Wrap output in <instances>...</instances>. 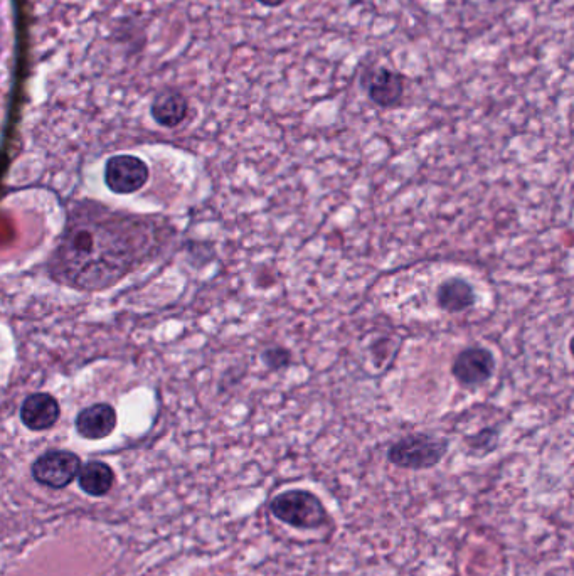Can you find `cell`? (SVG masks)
<instances>
[{
  "mask_svg": "<svg viewBox=\"0 0 574 576\" xmlns=\"http://www.w3.org/2000/svg\"><path fill=\"white\" fill-rule=\"evenodd\" d=\"M256 2L263 7H268V9H277V7L283 6L287 0H256Z\"/></svg>",
  "mask_w": 574,
  "mask_h": 576,
  "instance_id": "5bb4252c",
  "label": "cell"
},
{
  "mask_svg": "<svg viewBox=\"0 0 574 576\" xmlns=\"http://www.w3.org/2000/svg\"><path fill=\"white\" fill-rule=\"evenodd\" d=\"M149 181V167L135 155H115L105 167V182L115 194H133Z\"/></svg>",
  "mask_w": 574,
  "mask_h": 576,
  "instance_id": "8992f818",
  "label": "cell"
},
{
  "mask_svg": "<svg viewBox=\"0 0 574 576\" xmlns=\"http://www.w3.org/2000/svg\"><path fill=\"white\" fill-rule=\"evenodd\" d=\"M499 440V428L494 427L482 428V430L474 433V435H468V437H465L467 447L470 448L474 454L480 455V457H484V455H489L490 452H494L497 445H499Z\"/></svg>",
  "mask_w": 574,
  "mask_h": 576,
  "instance_id": "7c38bea8",
  "label": "cell"
},
{
  "mask_svg": "<svg viewBox=\"0 0 574 576\" xmlns=\"http://www.w3.org/2000/svg\"><path fill=\"white\" fill-rule=\"evenodd\" d=\"M61 410L54 396L34 393L21 406V420L32 432H44L58 423Z\"/></svg>",
  "mask_w": 574,
  "mask_h": 576,
  "instance_id": "52a82bcc",
  "label": "cell"
},
{
  "mask_svg": "<svg viewBox=\"0 0 574 576\" xmlns=\"http://www.w3.org/2000/svg\"><path fill=\"white\" fill-rule=\"evenodd\" d=\"M81 460L68 450H49L32 464V479L49 489H66L78 477Z\"/></svg>",
  "mask_w": 574,
  "mask_h": 576,
  "instance_id": "277c9868",
  "label": "cell"
},
{
  "mask_svg": "<svg viewBox=\"0 0 574 576\" xmlns=\"http://www.w3.org/2000/svg\"><path fill=\"white\" fill-rule=\"evenodd\" d=\"M359 85L369 102L376 107L396 108L403 103L406 93V76L384 64L364 66L359 76Z\"/></svg>",
  "mask_w": 574,
  "mask_h": 576,
  "instance_id": "3957f363",
  "label": "cell"
},
{
  "mask_svg": "<svg viewBox=\"0 0 574 576\" xmlns=\"http://www.w3.org/2000/svg\"><path fill=\"white\" fill-rule=\"evenodd\" d=\"M477 304V292L474 285L465 278H448L436 288V305L447 314H463L474 309Z\"/></svg>",
  "mask_w": 574,
  "mask_h": 576,
  "instance_id": "ba28073f",
  "label": "cell"
},
{
  "mask_svg": "<svg viewBox=\"0 0 574 576\" xmlns=\"http://www.w3.org/2000/svg\"><path fill=\"white\" fill-rule=\"evenodd\" d=\"M448 450L450 442L447 438L433 433H408L389 445L386 459L396 469L423 472L442 464Z\"/></svg>",
  "mask_w": 574,
  "mask_h": 576,
  "instance_id": "7a4b0ae2",
  "label": "cell"
},
{
  "mask_svg": "<svg viewBox=\"0 0 574 576\" xmlns=\"http://www.w3.org/2000/svg\"><path fill=\"white\" fill-rule=\"evenodd\" d=\"M268 511L278 523L298 531H319L332 523L322 497L302 487L278 492L268 504Z\"/></svg>",
  "mask_w": 574,
  "mask_h": 576,
  "instance_id": "6da1fadb",
  "label": "cell"
},
{
  "mask_svg": "<svg viewBox=\"0 0 574 576\" xmlns=\"http://www.w3.org/2000/svg\"><path fill=\"white\" fill-rule=\"evenodd\" d=\"M494 352L482 346L465 347L452 363V376L467 390H477L489 383L495 373Z\"/></svg>",
  "mask_w": 574,
  "mask_h": 576,
  "instance_id": "5b68a950",
  "label": "cell"
},
{
  "mask_svg": "<svg viewBox=\"0 0 574 576\" xmlns=\"http://www.w3.org/2000/svg\"><path fill=\"white\" fill-rule=\"evenodd\" d=\"M261 363L272 371H282L292 366L293 354L288 351L287 347L272 346L261 352Z\"/></svg>",
  "mask_w": 574,
  "mask_h": 576,
  "instance_id": "4fadbf2b",
  "label": "cell"
},
{
  "mask_svg": "<svg viewBox=\"0 0 574 576\" xmlns=\"http://www.w3.org/2000/svg\"><path fill=\"white\" fill-rule=\"evenodd\" d=\"M150 115L160 127H179L189 115V102L181 91L167 88L155 96L150 105Z\"/></svg>",
  "mask_w": 574,
  "mask_h": 576,
  "instance_id": "30bf717a",
  "label": "cell"
},
{
  "mask_svg": "<svg viewBox=\"0 0 574 576\" xmlns=\"http://www.w3.org/2000/svg\"><path fill=\"white\" fill-rule=\"evenodd\" d=\"M76 432L86 440H101L117 427V411L107 403L88 406L76 416Z\"/></svg>",
  "mask_w": 574,
  "mask_h": 576,
  "instance_id": "9c48e42d",
  "label": "cell"
},
{
  "mask_svg": "<svg viewBox=\"0 0 574 576\" xmlns=\"http://www.w3.org/2000/svg\"><path fill=\"white\" fill-rule=\"evenodd\" d=\"M113 484H115V474H113L112 467L105 462L91 460L88 464L81 465L78 486L88 496H107L108 492L112 491Z\"/></svg>",
  "mask_w": 574,
  "mask_h": 576,
  "instance_id": "8fae6325",
  "label": "cell"
}]
</instances>
